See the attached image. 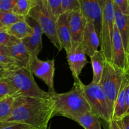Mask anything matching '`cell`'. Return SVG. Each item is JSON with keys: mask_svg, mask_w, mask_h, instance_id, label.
<instances>
[{"mask_svg": "<svg viewBox=\"0 0 129 129\" xmlns=\"http://www.w3.org/2000/svg\"><path fill=\"white\" fill-rule=\"evenodd\" d=\"M55 116L52 98L43 99L25 96H15L11 112L4 122H17L36 128H46Z\"/></svg>", "mask_w": 129, "mask_h": 129, "instance_id": "1", "label": "cell"}, {"mask_svg": "<svg viewBox=\"0 0 129 129\" xmlns=\"http://www.w3.org/2000/svg\"><path fill=\"white\" fill-rule=\"evenodd\" d=\"M82 84V82L74 83L71 90L66 93H52V98L54 101L55 116H63L76 122L82 115L91 112L83 93Z\"/></svg>", "mask_w": 129, "mask_h": 129, "instance_id": "2", "label": "cell"}, {"mask_svg": "<svg viewBox=\"0 0 129 129\" xmlns=\"http://www.w3.org/2000/svg\"><path fill=\"white\" fill-rule=\"evenodd\" d=\"M16 92V96L49 99L52 93L42 90L35 82L28 69L18 68L10 70L5 77Z\"/></svg>", "mask_w": 129, "mask_h": 129, "instance_id": "3", "label": "cell"}, {"mask_svg": "<svg viewBox=\"0 0 129 129\" xmlns=\"http://www.w3.org/2000/svg\"><path fill=\"white\" fill-rule=\"evenodd\" d=\"M28 16L38 23L43 33L47 36L59 51L62 49L57 34V18L53 15L45 0H35Z\"/></svg>", "mask_w": 129, "mask_h": 129, "instance_id": "4", "label": "cell"}, {"mask_svg": "<svg viewBox=\"0 0 129 129\" xmlns=\"http://www.w3.org/2000/svg\"><path fill=\"white\" fill-rule=\"evenodd\" d=\"M125 73L123 71L116 68L113 64L106 61L102 78L98 84L107 96L111 120L113 116L116 98Z\"/></svg>", "mask_w": 129, "mask_h": 129, "instance_id": "5", "label": "cell"}, {"mask_svg": "<svg viewBox=\"0 0 129 129\" xmlns=\"http://www.w3.org/2000/svg\"><path fill=\"white\" fill-rule=\"evenodd\" d=\"M81 88L92 113L105 122L111 121L108 100L100 86L91 82L88 85L83 83Z\"/></svg>", "mask_w": 129, "mask_h": 129, "instance_id": "6", "label": "cell"}, {"mask_svg": "<svg viewBox=\"0 0 129 129\" xmlns=\"http://www.w3.org/2000/svg\"><path fill=\"white\" fill-rule=\"evenodd\" d=\"M114 5L112 0H107L102 10V26L100 45L106 61L112 63V47L115 26Z\"/></svg>", "mask_w": 129, "mask_h": 129, "instance_id": "7", "label": "cell"}, {"mask_svg": "<svg viewBox=\"0 0 129 129\" xmlns=\"http://www.w3.org/2000/svg\"><path fill=\"white\" fill-rule=\"evenodd\" d=\"M28 69L31 74L41 79L46 84L49 92H55L54 88L55 61L54 59L42 60L38 57H35L31 60Z\"/></svg>", "mask_w": 129, "mask_h": 129, "instance_id": "8", "label": "cell"}, {"mask_svg": "<svg viewBox=\"0 0 129 129\" xmlns=\"http://www.w3.org/2000/svg\"><path fill=\"white\" fill-rule=\"evenodd\" d=\"M79 9L87 21L94 25L100 41L102 26V8L98 0H78Z\"/></svg>", "mask_w": 129, "mask_h": 129, "instance_id": "9", "label": "cell"}, {"mask_svg": "<svg viewBox=\"0 0 129 129\" xmlns=\"http://www.w3.org/2000/svg\"><path fill=\"white\" fill-rule=\"evenodd\" d=\"M86 23L87 20L82 14L80 9L70 11L69 28L71 39V51L75 50L81 44Z\"/></svg>", "mask_w": 129, "mask_h": 129, "instance_id": "10", "label": "cell"}, {"mask_svg": "<svg viewBox=\"0 0 129 129\" xmlns=\"http://www.w3.org/2000/svg\"><path fill=\"white\" fill-rule=\"evenodd\" d=\"M25 19L31 26L33 31L31 35L21 40V41L26 46L32 60L34 58L38 57V55L41 52L42 49V36L44 33L40 25L35 20L29 16H26Z\"/></svg>", "mask_w": 129, "mask_h": 129, "instance_id": "11", "label": "cell"}, {"mask_svg": "<svg viewBox=\"0 0 129 129\" xmlns=\"http://www.w3.org/2000/svg\"><path fill=\"white\" fill-rule=\"evenodd\" d=\"M114 13L115 22L122 39L124 48L127 71L129 67V15H125L122 13L118 8L115 5Z\"/></svg>", "mask_w": 129, "mask_h": 129, "instance_id": "12", "label": "cell"}, {"mask_svg": "<svg viewBox=\"0 0 129 129\" xmlns=\"http://www.w3.org/2000/svg\"><path fill=\"white\" fill-rule=\"evenodd\" d=\"M112 64L118 69L127 72L125 54L122 39L117 26L115 23L112 47Z\"/></svg>", "mask_w": 129, "mask_h": 129, "instance_id": "13", "label": "cell"}, {"mask_svg": "<svg viewBox=\"0 0 129 129\" xmlns=\"http://www.w3.org/2000/svg\"><path fill=\"white\" fill-rule=\"evenodd\" d=\"M70 11L60 14L57 19V34L62 48L66 53L71 51V39L69 28Z\"/></svg>", "mask_w": 129, "mask_h": 129, "instance_id": "14", "label": "cell"}, {"mask_svg": "<svg viewBox=\"0 0 129 129\" xmlns=\"http://www.w3.org/2000/svg\"><path fill=\"white\" fill-rule=\"evenodd\" d=\"M66 54L68 64L74 78V83H81L79 79V75L84 67L88 63L86 54L80 45L75 50H73Z\"/></svg>", "mask_w": 129, "mask_h": 129, "instance_id": "15", "label": "cell"}, {"mask_svg": "<svg viewBox=\"0 0 129 129\" xmlns=\"http://www.w3.org/2000/svg\"><path fill=\"white\" fill-rule=\"evenodd\" d=\"M100 44L99 37L94 29V25L91 22L87 21L83 40L80 46L86 55L91 57L96 51L98 50Z\"/></svg>", "mask_w": 129, "mask_h": 129, "instance_id": "16", "label": "cell"}, {"mask_svg": "<svg viewBox=\"0 0 129 129\" xmlns=\"http://www.w3.org/2000/svg\"><path fill=\"white\" fill-rule=\"evenodd\" d=\"M128 81V74L125 73L123 75L120 88L116 98L112 120H118L123 116L127 114V104H126V89H127Z\"/></svg>", "mask_w": 129, "mask_h": 129, "instance_id": "17", "label": "cell"}, {"mask_svg": "<svg viewBox=\"0 0 129 129\" xmlns=\"http://www.w3.org/2000/svg\"><path fill=\"white\" fill-rule=\"evenodd\" d=\"M8 48L11 57L18 61L22 68L28 69L31 61V58L22 41L19 40L16 44Z\"/></svg>", "mask_w": 129, "mask_h": 129, "instance_id": "18", "label": "cell"}, {"mask_svg": "<svg viewBox=\"0 0 129 129\" xmlns=\"http://www.w3.org/2000/svg\"><path fill=\"white\" fill-rule=\"evenodd\" d=\"M0 29H3L11 36L20 40H23L31 35L33 31V28L26 22L25 19L18 21L8 27Z\"/></svg>", "mask_w": 129, "mask_h": 129, "instance_id": "19", "label": "cell"}, {"mask_svg": "<svg viewBox=\"0 0 129 129\" xmlns=\"http://www.w3.org/2000/svg\"><path fill=\"white\" fill-rule=\"evenodd\" d=\"M90 58L93 73L92 83L99 84L106 62L105 58L100 50L96 51Z\"/></svg>", "mask_w": 129, "mask_h": 129, "instance_id": "20", "label": "cell"}, {"mask_svg": "<svg viewBox=\"0 0 129 129\" xmlns=\"http://www.w3.org/2000/svg\"><path fill=\"white\" fill-rule=\"evenodd\" d=\"M76 122L84 129H102V123L100 118L91 112L82 115Z\"/></svg>", "mask_w": 129, "mask_h": 129, "instance_id": "21", "label": "cell"}, {"mask_svg": "<svg viewBox=\"0 0 129 129\" xmlns=\"http://www.w3.org/2000/svg\"><path fill=\"white\" fill-rule=\"evenodd\" d=\"M25 19L12 11H0V28H5Z\"/></svg>", "mask_w": 129, "mask_h": 129, "instance_id": "22", "label": "cell"}, {"mask_svg": "<svg viewBox=\"0 0 129 129\" xmlns=\"http://www.w3.org/2000/svg\"><path fill=\"white\" fill-rule=\"evenodd\" d=\"M15 96H8L0 100V122H4L11 112Z\"/></svg>", "mask_w": 129, "mask_h": 129, "instance_id": "23", "label": "cell"}, {"mask_svg": "<svg viewBox=\"0 0 129 129\" xmlns=\"http://www.w3.org/2000/svg\"><path fill=\"white\" fill-rule=\"evenodd\" d=\"M35 0H17L12 12L19 16L26 18L34 5Z\"/></svg>", "mask_w": 129, "mask_h": 129, "instance_id": "24", "label": "cell"}, {"mask_svg": "<svg viewBox=\"0 0 129 129\" xmlns=\"http://www.w3.org/2000/svg\"><path fill=\"white\" fill-rule=\"evenodd\" d=\"M8 96H16L13 87L5 78L0 79V97L5 98Z\"/></svg>", "mask_w": 129, "mask_h": 129, "instance_id": "25", "label": "cell"}, {"mask_svg": "<svg viewBox=\"0 0 129 129\" xmlns=\"http://www.w3.org/2000/svg\"><path fill=\"white\" fill-rule=\"evenodd\" d=\"M47 128H36L31 125L17 122H0V129H47Z\"/></svg>", "mask_w": 129, "mask_h": 129, "instance_id": "26", "label": "cell"}, {"mask_svg": "<svg viewBox=\"0 0 129 129\" xmlns=\"http://www.w3.org/2000/svg\"><path fill=\"white\" fill-rule=\"evenodd\" d=\"M20 40H18L14 37L8 34L3 29H0V44L4 46L10 47L15 45Z\"/></svg>", "mask_w": 129, "mask_h": 129, "instance_id": "27", "label": "cell"}, {"mask_svg": "<svg viewBox=\"0 0 129 129\" xmlns=\"http://www.w3.org/2000/svg\"><path fill=\"white\" fill-rule=\"evenodd\" d=\"M49 5L53 15L57 18L58 16L62 13V0H45Z\"/></svg>", "mask_w": 129, "mask_h": 129, "instance_id": "28", "label": "cell"}, {"mask_svg": "<svg viewBox=\"0 0 129 129\" xmlns=\"http://www.w3.org/2000/svg\"><path fill=\"white\" fill-rule=\"evenodd\" d=\"M79 9L78 0H62V13L73 11Z\"/></svg>", "mask_w": 129, "mask_h": 129, "instance_id": "29", "label": "cell"}, {"mask_svg": "<svg viewBox=\"0 0 129 129\" xmlns=\"http://www.w3.org/2000/svg\"><path fill=\"white\" fill-rule=\"evenodd\" d=\"M0 64L8 66L10 67H19L22 68L20 63L11 57L0 54Z\"/></svg>", "mask_w": 129, "mask_h": 129, "instance_id": "30", "label": "cell"}, {"mask_svg": "<svg viewBox=\"0 0 129 129\" xmlns=\"http://www.w3.org/2000/svg\"><path fill=\"white\" fill-rule=\"evenodd\" d=\"M113 3L117 6L120 11L125 15H129V5L128 0H112Z\"/></svg>", "mask_w": 129, "mask_h": 129, "instance_id": "31", "label": "cell"}, {"mask_svg": "<svg viewBox=\"0 0 129 129\" xmlns=\"http://www.w3.org/2000/svg\"><path fill=\"white\" fill-rule=\"evenodd\" d=\"M17 0H0V11H11Z\"/></svg>", "mask_w": 129, "mask_h": 129, "instance_id": "32", "label": "cell"}, {"mask_svg": "<svg viewBox=\"0 0 129 129\" xmlns=\"http://www.w3.org/2000/svg\"><path fill=\"white\" fill-rule=\"evenodd\" d=\"M116 122L121 129H129V114L127 113Z\"/></svg>", "mask_w": 129, "mask_h": 129, "instance_id": "33", "label": "cell"}, {"mask_svg": "<svg viewBox=\"0 0 129 129\" xmlns=\"http://www.w3.org/2000/svg\"><path fill=\"white\" fill-rule=\"evenodd\" d=\"M19 67H10L8 66L4 65V64H0V79L5 78L6 73L11 69H16Z\"/></svg>", "mask_w": 129, "mask_h": 129, "instance_id": "34", "label": "cell"}, {"mask_svg": "<svg viewBox=\"0 0 129 129\" xmlns=\"http://www.w3.org/2000/svg\"><path fill=\"white\" fill-rule=\"evenodd\" d=\"M0 54H1V55H6V56L11 57L9 48L8 47L1 45V44H0Z\"/></svg>", "mask_w": 129, "mask_h": 129, "instance_id": "35", "label": "cell"}, {"mask_svg": "<svg viewBox=\"0 0 129 129\" xmlns=\"http://www.w3.org/2000/svg\"><path fill=\"white\" fill-rule=\"evenodd\" d=\"M126 104H127V113H129V74H128V83H127V89H126Z\"/></svg>", "mask_w": 129, "mask_h": 129, "instance_id": "36", "label": "cell"}, {"mask_svg": "<svg viewBox=\"0 0 129 129\" xmlns=\"http://www.w3.org/2000/svg\"><path fill=\"white\" fill-rule=\"evenodd\" d=\"M109 128L110 129H121L118 125L117 124V122L114 120H111L109 122Z\"/></svg>", "mask_w": 129, "mask_h": 129, "instance_id": "37", "label": "cell"}, {"mask_svg": "<svg viewBox=\"0 0 129 129\" xmlns=\"http://www.w3.org/2000/svg\"><path fill=\"white\" fill-rule=\"evenodd\" d=\"M106 1H107V0H98V2H99L100 5V6L102 7V10H103V7H104L105 4L106 3Z\"/></svg>", "mask_w": 129, "mask_h": 129, "instance_id": "38", "label": "cell"}, {"mask_svg": "<svg viewBox=\"0 0 129 129\" xmlns=\"http://www.w3.org/2000/svg\"><path fill=\"white\" fill-rule=\"evenodd\" d=\"M103 122H104L105 123V124L104 125V128L105 129H110L109 128V123H108V122H105V121H103Z\"/></svg>", "mask_w": 129, "mask_h": 129, "instance_id": "39", "label": "cell"}, {"mask_svg": "<svg viewBox=\"0 0 129 129\" xmlns=\"http://www.w3.org/2000/svg\"><path fill=\"white\" fill-rule=\"evenodd\" d=\"M47 129H50V127H49H49H48V128H47Z\"/></svg>", "mask_w": 129, "mask_h": 129, "instance_id": "40", "label": "cell"}, {"mask_svg": "<svg viewBox=\"0 0 129 129\" xmlns=\"http://www.w3.org/2000/svg\"><path fill=\"white\" fill-rule=\"evenodd\" d=\"M128 5H129V0H128Z\"/></svg>", "mask_w": 129, "mask_h": 129, "instance_id": "41", "label": "cell"}, {"mask_svg": "<svg viewBox=\"0 0 129 129\" xmlns=\"http://www.w3.org/2000/svg\"><path fill=\"white\" fill-rule=\"evenodd\" d=\"M1 98H1V97H0V100H1Z\"/></svg>", "mask_w": 129, "mask_h": 129, "instance_id": "42", "label": "cell"}, {"mask_svg": "<svg viewBox=\"0 0 129 129\" xmlns=\"http://www.w3.org/2000/svg\"><path fill=\"white\" fill-rule=\"evenodd\" d=\"M128 114H129V113H128Z\"/></svg>", "mask_w": 129, "mask_h": 129, "instance_id": "43", "label": "cell"}]
</instances>
